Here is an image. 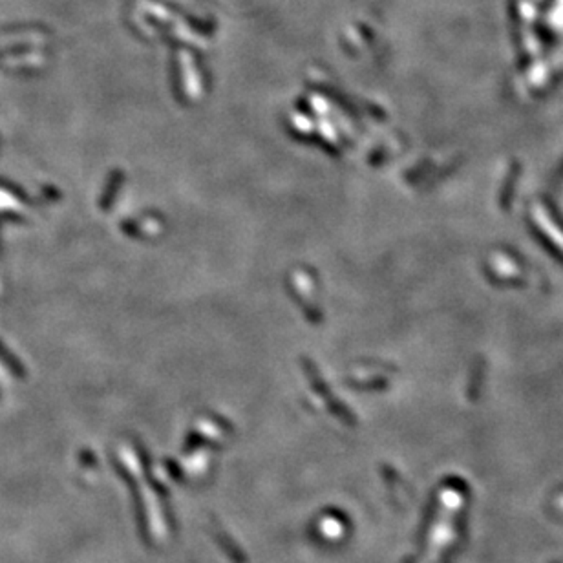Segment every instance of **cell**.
I'll list each match as a JSON object with an SVG mask.
<instances>
[{"label": "cell", "mask_w": 563, "mask_h": 563, "mask_svg": "<svg viewBox=\"0 0 563 563\" xmlns=\"http://www.w3.org/2000/svg\"><path fill=\"white\" fill-rule=\"evenodd\" d=\"M0 189H4V191H8L11 196H13V198L20 200L22 203H26V205L35 203V201H33L32 198H29V196L26 194V191H24L22 186H19L17 183L10 182V179H4V177H0Z\"/></svg>", "instance_id": "3"}, {"label": "cell", "mask_w": 563, "mask_h": 563, "mask_svg": "<svg viewBox=\"0 0 563 563\" xmlns=\"http://www.w3.org/2000/svg\"><path fill=\"white\" fill-rule=\"evenodd\" d=\"M0 362L4 364L6 368H8V372H10L13 377L17 379L26 377V368H24V364L20 362L19 358H17V355H15L2 340H0Z\"/></svg>", "instance_id": "1"}, {"label": "cell", "mask_w": 563, "mask_h": 563, "mask_svg": "<svg viewBox=\"0 0 563 563\" xmlns=\"http://www.w3.org/2000/svg\"><path fill=\"white\" fill-rule=\"evenodd\" d=\"M121 182H123V174L114 172V174H112V177H110V182H108L107 189H104V194H102V200H101L102 210H108V207L112 205L114 196H116V191H117V186L121 185Z\"/></svg>", "instance_id": "2"}]
</instances>
